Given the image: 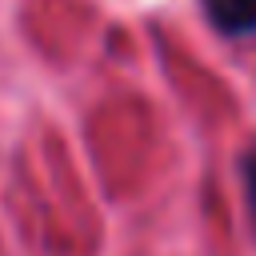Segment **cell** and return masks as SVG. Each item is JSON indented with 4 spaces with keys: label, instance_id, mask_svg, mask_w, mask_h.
<instances>
[{
    "label": "cell",
    "instance_id": "obj_1",
    "mask_svg": "<svg viewBox=\"0 0 256 256\" xmlns=\"http://www.w3.org/2000/svg\"><path fill=\"white\" fill-rule=\"evenodd\" d=\"M204 16L224 36H256V0H200Z\"/></svg>",
    "mask_w": 256,
    "mask_h": 256
},
{
    "label": "cell",
    "instance_id": "obj_2",
    "mask_svg": "<svg viewBox=\"0 0 256 256\" xmlns=\"http://www.w3.org/2000/svg\"><path fill=\"white\" fill-rule=\"evenodd\" d=\"M240 172H244V192H248V208H252V216H256V148H252V152L244 156Z\"/></svg>",
    "mask_w": 256,
    "mask_h": 256
}]
</instances>
